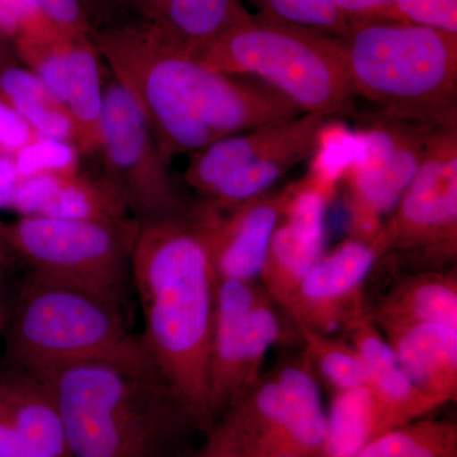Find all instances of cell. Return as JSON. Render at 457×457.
<instances>
[{"mask_svg": "<svg viewBox=\"0 0 457 457\" xmlns=\"http://www.w3.org/2000/svg\"><path fill=\"white\" fill-rule=\"evenodd\" d=\"M87 14H88L90 21H95V18H101L104 13L110 12L111 9L123 3V0H80ZM95 26V23H93Z\"/></svg>", "mask_w": 457, "mask_h": 457, "instance_id": "obj_36", "label": "cell"}, {"mask_svg": "<svg viewBox=\"0 0 457 457\" xmlns=\"http://www.w3.org/2000/svg\"><path fill=\"white\" fill-rule=\"evenodd\" d=\"M51 22L66 32L92 33V21L80 0H37Z\"/></svg>", "mask_w": 457, "mask_h": 457, "instance_id": "obj_33", "label": "cell"}, {"mask_svg": "<svg viewBox=\"0 0 457 457\" xmlns=\"http://www.w3.org/2000/svg\"><path fill=\"white\" fill-rule=\"evenodd\" d=\"M0 96L40 137L69 141L77 146L74 121L64 104L25 66L0 69Z\"/></svg>", "mask_w": 457, "mask_h": 457, "instance_id": "obj_24", "label": "cell"}, {"mask_svg": "<svg viewBox=\"0 0 457 457\" xmlns=\"http://www.w3.org/2000/svg\"><path fill=\"white\" fill-rule=\"evenodd\" d=\"M3 269L0 267V317L7 320L8 303L5 296L4 282H3Z\"/></svg>", "mask_w": 457, "mask_h": 457, "instance_id": "obj_38", "label": "cell"}, {"mask_svg": "<svg viewBox=\"0 0 457 457\" xmlns=\"http://www.w3.org/2000/svg\"><path fill=\"white\" fill-rule=\"evenodd\" d=\"M4 333V362L32 375L88 362L155 369L121 303L29 272L8 305Z\"/></svg>", "mask_w": 457, "mask_h": 457, "instance_id": "obj_4", "label": "cell"}, {"mask_svg": "<svg viewBox=\"0 0 457 457\" xmlns=\"http://www.w3.org/2000/svg\"><path fill=\"white\" fill-rule=\"evenodd\" d=\"M192 53L210 71L269 84L303 113L353 110L341 40L327 33L251 14Z\"/></svg>", "mask_w": 457, "mask_h": 457, "instance_id": "obj_6", "label": "cell"}, {"mask_svg": "<svg viewBox=\"0 0 457 457\" xmlns=\"http://www.w3.org/2000/svg\"><path fill=\"white\" fill-rule=\"evenodd\" d=\"M9 210L20 216L68 220L134 218L125 198L104 174L92 176L82 170L21 179Z\"/></svg>", "mask_w": 457, "mask_h": 457, "instance_id": "obj_18", "label": "cell"}, {"mask_svg": "<svg viewBox=\"0 0 457 457\" xmlns=\"http://www.w3.org/2000/svg\"><path fill=\"white\" fill-rule=\"evenodd\" d=\"M360 121L359 154L343 179L350 186L353 237L372 242L422 163L431 128L378 112Z\"/></svg>", "mask_w": 457, "mask_h": 457, "instance_id": "obj_12", "label": "cell"}, {"mask_svg": "<svg viewBox=\"0 0 457 457\" xmlns=\"http://www.w3.org/2000/svg\"><path fill=\"white\" fill-rule=\"evenodd\" d=\"M206 435L207 440L203 446L186 457H237L230 438L219 423Z\"/></svg>", "mask_w": 457, "mask_h": 457, "instance_id": "obj_35", "label": "cell"}, {"mask_svg": "<svg viewBox=\"0 0 457 457\" xmlns=\"http://www.w3.org/2000/svg\"><path fill=\"white\" fill-rule=\"evenodd\" d=\"M380 258L409 255L444 270L457 257V125L431 128L413 179L374 237Z\"/></svg>", "mask_w": 457, "mask_h": 457, "instance_id": "obj_8", "label": "cell"}, {"mask_svg": "<svg viewBox=\"0 0 457 457\" xmlns=\"http://www.w3.org/2000/svg\"><path fill=\"white\" fill-rule=\"evenodd\" d=\"M139 20L197 50L251 16L243 0H123Z\"/></svg>", "mask_w": 457, "mask_h": 457, "instance_id": "obj_23", "label": "cell"}, {"mask_svg": "<svg viewBox=\"0 0 457 457\" xmlns=\"http://www.w3.org/2000/svg\"><path fill=\"white\" fill-rule=\"evenodd\" d=\"M98 152L104 176L119 189L137 220L191 215L146 120L111 74L104 86Z\"/></svg>", "mask_w": 457, "mask_h": 457, "instance_id": "obj_11", "label": "cell"}, {"mask_svg": "<svg viewBox=\"0 0 457 457\" xmlns=\"http://www.w3.org/2000/svg\"><path fill=\"white\" fill-rule=\"evenodd\" d=\"M353 457H457V426L453 420L422 418L383 433Z\"/></svg>", "mask_w": 457, "mask_h": 457, "instance_id": "obj_26", "label": "cell"}, {"mask_svg": "<svg viewBox=\"0 0 457 457\" xmlns=\"http://www.w3.org/2000/svg\"><path fill=\"white\" fill-rule=\"evenodd\" d=\"M319 116L321 114L302 113L294 119L231 135L197 150L189 155V163L183 174L186 185L204 197L209 196L236 171L255 163L270 150L294 139Z\"/></svg>", "mask_w": 457, "mask_h": 457, "instance_id": "obj_21", "label": "cell"}, {"mask_svg": "<svg viewBox=\"0 0 457 457\" xmlns=\"http://www.w3.org/2000/svg\"><path fill=\"white\" fill-rule=\"evenodd\" d=\"M36 376L53 393L71 457H163L195 428L153 368L88 362Z\"/></svg>", "mask_w": 457, "mask_h": 457, "instance_id": "obj_3", "label": "cell"}, {"mask_svg": "<svg viewBox=\"0 0 457 457\" xmlns=\"http://www.w3.org/2000/svg\"><path fill=\"white\" fill-rule=\"evenodd\" d=\"M378 436V413L368 385L332 394L324 457H353Z\"/></svg>", "mask_w": 457, "mask_h": 457, "instance_id": "obj_25", "label": "cell"}, {"mask_svg": "<svg viewBox=\"0 0 457 457\" xmlns=\"http://www.w3.org/2000/svg\"><path fill=\"white\" fill-rule=\"evenodd\" d=\"M139 220H68L20 216L4 224L12 258L40 278L82 286L121 303Z\"/></svg>", "mask_w": 457, "mask_h": 457, "instance_id": "obj_7", "label": "cell"}, {"mask_svg": "<svg viewBox=\"0 0 457 457\" xmlns=\"http://www.w3.org/2000/svg\"><path fill=\"white\" fill-rule=\"evenodd\" d=\"M303 345V360L315 378L327 385L330 393L368 385V372L359 352L352 343L343 342L330 335L297 327Z\"/></svg>", "mask_w": 457, "mask_h": 457, "instance_id": "obj_27", "label": "cell"}, {"mask_svg": "<svg viewBox=\"0 0 457 457\" xmlns=\"http://www.w3.org/2000/svg\"><path fill=\"white\" fill-rule=\"evenodd\" d=\"M263 16L327 33L333 37H345L351 23L333 4L332 0H253Z\"/></svg>", "mask_w": 457, "mask_h": 457, "instance_id": "obj_28", "label": "cell"}, {"mask_svg": "<svg viewBox=\"0 0 457 457\" xmlns=\"http://www.w3.org/2000/svg\"><path fill=\"white\" fill-rule=\"evenodd\" d=\"M375 324H440L457 329L456 266L399 278L370 312Z\"/></svg>", "mask_w": 457, "mask_h": 457, "instance_id": "obj_22", "label": "cell"}, {"mask_svg": "<svg viewBox=\"0 0 457 457\" xmlns=\"http://www.w3.org/2000/svg\"><path fill=\"white\" fill-rule=\"evenodd\" d=\"M92 36L167 164L231 135L302 114L269 84L210 71L188 46L143 21L95 29Z\"/></svg>", "mask_w": 457, "mask_h": 457, "instance_id": "obj_1", "label": "cell"}, {"mask_svg": "<svg viewBox=\"0 0 457 457\" xmlns=\"http://www.w3.org/2000/svg\"><path fill=\"white\" fill-rule=\"evenodd\" d=\"M216 423L242 453L324 457L327 411L303 357L262 378Z\"/></svg>", "mask_w": 457, "mask_h": 457, "instance_id": "obj_9", "label": "cell"}, {"mask_svg": "<svg viewBox=\"0 0 457 457\" xmlns=\"http://www.w3.org/2000/svg\"><path fill=\"white\" fill-rule=\"evenodd\" d=\"M400 22L457 35V0H395Z\"/></svg>", "mask_w": 457, "mask_h": 457, "instance_id": "obj_31", "label": "cell"}, {"mask_svg": "<svg viewBox=\"0 0 457 457\" xmlns=\"http://www.w3.org/2000/svg\"><path fill=\"white\" fill-rule=\"evenodd\" d=\"M130 275L144 319L147 356L195 429L215 426L209 353L218 276L191 218L139 221Z\"/></svg>", "mask_w": 457, "mask_h": 457, "instance_id": "obj_2", "label": "cell"}, {"mask_svg": "<svg viewBox=\"0 0 457 457\" xmlns=\"http://www.w3.org/2000/svg\"><path fill=\"white\" fill-rule=\"evenodd\" d=\"M284 188L225 207L201 204L191 220L203 237L218 279L254 282L282 216Z\"/></svg>", "mask_w": 457, "mask_h": 457, "instance_id": "obj_15", "label": "cell"}, {"mask_svg": "<svg viewBox=\"0 0 457 457\" xmlns=\"http://www.w3.org/2000/svg\"><path fill=\"white\" fill-rule=\"evenodd\" d=\"M40 135L0 96V154L13 156Z\"/></svg>", "mask_w": 457, "mask_h": 457, "instance_id": "obj_32", "label": "cell"}, {"mask_svg": "<svg viewBox=\"0 0 457 457\" xmlns=\"http://www.w3.org/2000/svg\"><path fill=\"white\" fill-rule=\"evenodd\" d=\"M14 64H20L16 50H14L13 45L7 38L0 35V69Z\"/></svg>", "mask_w": 457, "mask_h": 457, "instance_id": "obj_37", "label": "cell"}, {"mask_svg": "<svg viewBox=\"0 0 457 457\" xmlns=\"http://www.w3.org/2000/svg\"><path fill=\"white\" fill-rule=\"evenodd\" d=\"M350 23L365 21H399L395 0H332Z\"/></svg>", "mask_w": 457, "mask_h": 457, "instance_id": "obj_34", "label": "cell"}, {"mask_svg": "<svg viewBox=\"0 0 457 457\" xmlns=\"http://www.w3.org/2000/svg\"><path fill=\"white\" fill-rule=\"evenodd\" d=\"M329 201L308 176L284 188L281 220L270 237L260 276L264 293L279 306L324 255Z\"/></svg>", "mask_w": 457, "mask_h": 457, "instance_id": "obj_16", "label": "cell"}, {"mask_svg": "<svg viewBox=\"0 0 457 457\" xmlns=\"http://www.w3.org/2000/svg\"><path fill=\"white\" fill-rule=\"evenodd\" d=\"M57 31L37 0H0V35L12 45L37 40Z\"/></svg>", "mask_w": 457, "mask_h": 457, "instance_id": "obj_30", "label": "cell"}, {"mask_svg": "<svg viewBox=\"0 0 457 457\" xmlns=\"http://www.w3.org/2000/svg\"><path fill=\"white\" fill-rule=\"evenodd\" d=\"M80 152L73 143L38 137L13 155L20 179L62 176L80 170Z\"/></svg>", "mask_w": 457, "mask_h": 457, "instance_id": "obj_29", "label": "cell"}, {"mask_svg": "<svg viewBox=\"0 0 457 457\" xmlns=\"http://www.w3.org/2000/svg\"><path fill=\"white\" fill-rule=\"evenodd\" d=\"M224 429V428H222ZM233 444V442H231ZM234 446V445H233ZM236 449V447H234ZM237 457H302L296 455H290V453H242L236 449Z\"/></svg>", "mask_w": 457, "mask_h": 457, "instance_id": "obj_39", "label": "cell"}, {"mask_svg": "<svg viewBox=\"0 0 457 457\" xmlns=\"http://www.w3.org/2000/svg\"><path fill=\"white\" fill-rule=\"evenodd\" d=\"M282 337L272 300L254 282L219 279L209 353L213 422L260 383L267 353Z\"/></svg>", "mask_w": 457, "mask_h": 457, "instance_id": "obj_10", "label": "cell"}, {"mask_svg": "<svg viewBox=\"0 0 457 457\" xmlns=\"http://www.w3.org/2000/svg\"><path fill=\"white\" fill-rule=\"evenodd\" d=\"M378 260L374 242L352 237L314 264L281 308L296 327L348 333L370 314L366 281Z\"/></svg>", "mask_w": 457, "mask_h": 457, "instance_id": "obj_14", "label": "cell"}, {"mask_svg": "<svg viewBox=\"0 0 457 457\" xmlns=\"http://www.w3.org/2000/svg\"><path fill=\"white\" fill-rule=\"evenodd\" d=\"M348 333L368 372L380 435L428 417L442 407L411 383L370 314Z\"/></svg>", "mask_w": 457, "mask_h": 457, "instance_id": "obj_19", "label": "cell"}, {"mask_svg": "<svg viewBox=\"0 0 457 457\" xmlns=\"http://www.w3.org/2000/svg\"><path fill=\"white\" fill-rule=\"evenodd\" d=\"M4 326H5V319L3 317H0V333H2L3 330H4Z\"/></svg>", "mask_w": 457, "mask_h": 457, "instance_id": "obj_40", "label": "cell"}, {"mask_svg": "<svg viewBox=\"0 0 457 457\" xmlns=\"http://www.w3.org/2000/svg\"><path fill=\"white\" fill-rule=\"evenodd\" d=\"M0 457H71L47 384L5 362L0 363Z\"/></svg>", "mask_w": 457, "mask_h": 457, "instance_id": "obj_17", "label": "cell"}, {"mask_svg": "<svg viewBox=\"0 0 457 457\" xmlns=\"http://www.w3.org/2000/svg\"><path fill=\"white\" fill-rule=\"evenodd\" d=\"M378 326V324H376ZM411 383L444 407L457 399V329L440 324L378 326Z\"/></svg>", "mask_w": 457, "mask_h": 457, "instance_id": "obj_20", "label": "cell"}, {"mask_svg": "<svg viewBox=\"0 0 457 457\" xmlns=\"http://www.w3.org/2000/svg\"><path fill=\"white\" fill-rule=\"evenodd\" d=\"M357 97L426 128L457 125V35L400 21L351 23L341 38Z\"/></svg>", "mask_w": 457, "mask_h": 457, "instance_id": "obj_5", "label": "cell"}, {"mask_svg": "<svg viewBox=\"0 0 457 457\" xmlns=\"http://www.w3.org/2000/svg\"><path fill=\"white\" fill-rule=\"evenodd\" d=\"M92 33L57 31L14 45L20 64L37 75L71 113L82 155L98 153L106 86Z\"/></svg>", "mask_w": 457, "mask_h": 457, "instance_id": "obj_13", "label": "cell"}]
</instances>
